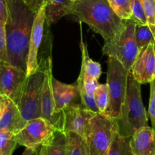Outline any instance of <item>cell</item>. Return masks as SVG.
<instances>
[{"label":"cell","mask_w":155,"mask_h":155,"mask_svg":"<svg viewBox=\"0 0 155 155\" xmlns=\"http://www.w3.org/2000/svg\"><path fill=\"white\" fill-rule=\"evenodd\" d=\"M36 14L22 0H11L5 23L8 63L25 72L29 42Z\"/></svg>","instance_id":"6da1fadb"},{"label":"cell","mask_w":155,"mask_h":155,"mask_svg":"<svg viewBox=\"0 0 155 155\" xmlns=\"http://www.w3.org/2000/svg\"><path fill=\"white\" fill-rule=\"evenodd\" d=\"M70 15L89 25L105 42L123 30L127 22V20L121 19L114 13L107 0L74 1L70 8Z\"/></svg>","instance_id":"7a4b0ae2"},{"label":"cell","mask_w":155,"mask_h":155,"mask_svg":"<svg viewBox=\"0 0 155 155\" xmlns=\"http://www.w3.org/2000/svg\"><path fill=\"white\" fill-rule=\"evenodd\" d=\"M115 120L117 133L124 137H130L139 128L148 126L147 112L142 99L141 84L135 80L130 71L120 117Z\"/></svg>","instance_id":"3957f363"},{"label":"cell","mask_w":155,"mask_h":155,"mask_svg":"<svg viewBox=\"0 0 155 155\" xmlns=\"http://www.w3.org/2000/svg\"><path fill=\"white\" fill-rule=\"evenodd\" d=\"M135 26L132 20H127L123 30L105 42L102 48L104 54L114 58L128 71L140 52L135 39Z\"/></svg>","instance_id":"277c9868"},{"label":"cell","mask_w":155,"mask_h":155,"mask_svg":"<svg viewBox=\"0 0 155 155\" xmlns=\"http://www.w3.org/2000/svg\"><path fill=\"white\" fill-rule=\"evenodd\" d=\"M117 133L115 119L98 113L90 120L86 136L88 155H107L109 148Z\"/></svg>","instance_id":"5b68a950"},{"label":"cell","mask_w":155,"mask_h":155,"mask_svg":"<svg viewBox=\"0 0 155 155\" xmlns=\"http://www.w3.org/2000/svg\"><path fill=\"white\" fill-rule=\"evenodd\" d=\"M128 71L114 58L107 59V85L109 103L103 114L117 120L120 117L121 109L127 92Z\"/></svg>","instance_id":"8992f818"},{"label":"cell","mask_w":155,"mask_h":155,"mask_svg":"<svg viewBox=\"0 0 155 155\" xmlns=\"http://www.w3.org/2000/svg\"><path fill=\"white\" fill-rule=\"evenodd\" d=\"M45 60L34 73L27 76L17 106L27 121L41 117V93L44 81Z\"/></svg>","instance_id":"52a82bcc"},{"label":"cell","mask_w":155,"mask_h":155,"mask_svg":"<svg viewBox=\"0 0 155 155\" xmlns=\"http://www.w3.org/2000/svg\"><path fill=\"white\" fill-rule=\"evenodd\" d=\"M44 81L41 93V117L48 120L57 130L63 131V113L56 111L55 103L53 96L51 80H52V61L51 55L45 59ZM64 132V131H63Z\"/></svg>","instance_id":"ba28073f"},{"label":"cell","mask_w":155,"mask_h":155,"mask_svg":"<svg viewBox=\"0 0 155 155\" xmlns=\"http://www.w3.org/2000/svg\"><path fill=\"white\" fill-rule=\"evenodd\" d=\"M56 130L42 117L27 121L24 128L15 135L17 144L25 148L37 149L52 136Z\"/></svg>","instance_id":"9c48e42d"},{"label":"cell","mask_w":155,"mask_h":155,"mask_svg":"<svg viewBox=\"0 0 155 155\" xmlns=\"http://www.w3.org/2000/svg\"><path fill=\"white\" fill-rule=\"evenodd\" d=\"M26 77L25 71L0 61V95L18 104Z\"/></svg>","instance_id":"30bf717a"},{"label":"cell","mask_w":155,"mask_h":155,"mask_svg":"<svg viewBox=\"0 0 155 155\" xmlns=\"http://www.w3.org/2000/svg\"><path fill=\"white\" fill-rule=\"evenodd\" d=\"M96 114L83 107L81 103L65 107L63 110L64 133L74 132L85 139L89 121Z\"/></svg>","instance_id":"8fae6325"},{"label":"cell","mask_w":155,"mask_h":155,"mask_svg":"<svg viewBox=\"0 0 155 155\" xmlns=\"http://www.w3.org/2000/svg\"><path fill=\"white\" fill-rule=\"evenodd\" d=\"M45 5L42 6L38 12H36L32 26L31 34L29 42L28 53L27 60V76L34 73L39 67L38 54L39 47L42 44L44 37L45 27Z\"/></svg>","instance_id":"7c38bea8"},{"label":"cell","mask_w":155,"mask_h":155,"mask_svg":"<svg viewBox=\"0 0 155 155\" xmlns=\"http://www.w3.org/2000/svg\"><path fill=\"white\" fill-rule=\"evenodd\" d=\"M130 71L140 84L155 80V42H150L140 51Z\"/></svg>","instance_id":"4fadbf2b"},{"label":"cell","mask_w":155,"mask_h":155,"mask_svg":"<svg viewBox=\"0 0 155 155\" xmlns=\"http://www.w3.org/2000/svg\"><path fill=\"white\" fill-rule=\"evenodd\" d=\"M27 123L17 104L8 98L5 97L0 114V132L7 131L16 135L24 128Z\"/></svg>","instance_id":"5bb4252c"},{"label":"cell","mask_w":155,"mask_h":155,"mask_svg":"<svg viewBox=\"0 0 155 155\" xmlns=\"http://www.w3.org/2000/svg\"><path fill=\"white\" fill-rule=\"evenodd\" d=\"M51 86L56 111L58 113H63L65 107L77 104V99L80 98L77 83L74 85L65 84L52 77Z\"/></svg>","instance_id":"9a60e30c"},{"label":"cell","mask_w":155,"mask_h":155,"mask_svg":"<svg viewBox=\"0 0 155 155\" xmlns=\"http://www.w3.org/2000/svg\"><path fill=\"white\" fill-rule=\"evenodd\" d=\"M130 145L134 155H155V131L148 126L141 127L130 136Z\"/></svg>","instance_id":"2e32d148"},{"label":"cell","mask_w":155,"mask_h":155,"mask_svg":"<svg viewBox=\"0 0 155 155\" xmlns=\"http://www.w3.org/2000/svg\"><path fill=\"white\" fill-rule=\"evenodd\" d=\"M72 3L71 0H48L45 5V25L49 27L64 15H70Z\"/></svg>","instance_id":"e0dca14e"},{"label":"cell","mask_w":155,"mask_h":155,"mask_svg":"<svg viewBox=\"0 0 155 155\" xmlns=\"http://www.w3.org/2000/svg\"><path fill=\"white\" fill-rule=\"evenodd\" d=\"M81 33V40H80V49L82 51V64L80 72L83 73L84 78L89 79H96L98 80L102 73L101 64L98 62L94 61L88 54L87 46L83 42V36H82V30H80Z\"/></svg>","instance_id":"ac0fdd59"},{"label":"cell","mask_w":155,"mask_h":155,"mask_svg":"<svg viewBox=\"0 0 155 155\" xmlns=\"http://www.w3.org/2000/svg\"><path fill=\"white\" fill-rule=\"evenodd\" d=\"M65 133L61 130H55L51 138L41 145L38 155H65Z\"/></svg>","instance_id":"d6986e66"},{"label":"cell","mask_w":155,"mask_h":155,"mask_svg":"<svg viewBox=\"0 0 155 155\" xmlns=\"http://www.w3.org/2000/svg\"><path fill=\"white\" fill-rule=\"evenodd\" d=\"M65 155H88L87 145L82 136L74 132L65 133Z\"/></svg>","instance_id":"ffe728a7"},{"label":"cell","mask_w":155,"mask_h":155,"mask_svg":"<svg viewBox=\"0 0 155 155\" xmlns=\"http://www.w3.org/2000/svg\"><path fill=\"white\" fill-rule=\"evenodd\" d=\"M130 137H124L117 133L109 148L107 155H134L130 145Z\"/></svg>","instance_id":"44dd1931"},{"label":"cell","mask_w":155,"mask_h":155,"mask_svg":"<svg viewBox=\"0 0 155 155\" xmlns=\"http://www.w3.org/2000/svg\"><path fill=\"white\" fill-rule=\"evenodd\" d=\"M114 13L120 18L129 20L131 18L134 0H107Z\"/></svg>","instance_id":"7402d4cb"},{"label":"cell","mask_w":155,"mask_h":155,"mask_svg":"<svg viewBox=\"0 0 155 155\" xmlns=\"http://www.w3.org/2000/svg\"><path fill=\"white\" fill-rule=\"evenodd\" d=\"M135 39L138 45L139 51L145 48L150 42H155L154 36L147 24L140 25L136 24L135 26Z\"/></svg>","instance_id":"603a6c76"},{"label":"cell","mask_w":155,"mask_h":155,"mask_svg":"<svg viewBox=\"0 0 155 155\" xmlns=\"http://www.w3.org/2000/svg\"><path fill=\"white\" fill-rule=\"evenodd\" d=\"M93 97L98 112L100 114H104L109 103L108 87L107 83L98 85L94 92Z\"/></svg>","instance_id":"cb8c5ba5"},{"label":"cell","mask_w":155,"mask_h":155,"mask_svg":"<svg viewBox=\"0 0 155 155\" xmlns=\"http://www.w3.org/2000/svg\"><path fill=\"white\" fill-rule=\"evenodd\" d=\"M17 145L13 133L0 132V155H12Z\"/></svg>","instance_id":"d4e9b609"},{"label":"cell","mask_w":155,"mask_h":155,"mask_svg":"<svg viewBox=\"0 0 155 155\" xmlns=\"http://www.w3.org/2000/svg\"><path fill=\"white\" fill-rule=\"evenodd\" d=\"M147 25L149 27L155 40V0H142Z\"/></svg>","instance_id":"484cf974"},{"label":"cell","mask_w":155,"mask_h":155,"mask_svg":"<svg viewBox=\"0 0 155 155\" xmlns=\"http://www.w3.org/2000/svg\"><path fill=\"white\" fill-rule=\"evenodd\" d=\"M130 20L133 21L136 24L145 25L147 24L146 18H145V12L142 6V0H134L132 10V15Z\"/></svg>","instance_id":"4316f807"},{"label":"cell","mask_w":155,"mask_h":155,"mask_svg":"<svg viewBox=\"0 0 155 155\" xmlns=\"http://www.w3.org/2000/svg\"><path fill=\"white\" fill-rule=\"evenodd\" d=\"M150 83V98L148 105V114L153 130L155 131V80Z\"/></svg>","instance_id":"83f0119b"},{"label":"cell","mask_w":155,"mask_h":155,"mask_svg":"<svg viewBox=\"0 0 155 155\" xmlns=\"http://www.w3.org/2000/svg\"><path fill=\"white\" fill-rule=\"evenodd\" d=\"M0 61L8 63L5 24L0 21Z\"/></svg>","instance_id":"f1b7e54d"},{"label":"cell","mask_w":155,"mask_h":155,"mask_svg":"<svg viewBox=\"0 0 155 155\" xmlns=\"http://www.w3.org/2000/svg\"><path fill=\"white\" fill-rule=\"evenodd\" d=\"M83 81H84V88L86 92L90 96L93 97L94 92H95V89L99 85L98 80H96V79L84 78L83 77Z\"/></svg>","instance_id":"f546056e"},{"label":"cell","mask_w":155,"mask_h":155,"mask_svg":"<svg viewBox=\"0 0 155 155\" xmlns=\"http://www.w3.org/2000/svg\"><path fill=\"white\" fill-rule=\"evenodd\" d=\"M11 0H0V21L5 24L8 17Z\"/></svg>","instance_id":"4dcf8cb0"},{"label":"cell","mask_w":155,"mask_h":155,"mask_svg":"<svg viewBox=\"0 0 155 155\" xmlns=\"http://www.w3.org/2000/svg\"><path fill=\"white\" fill-rule=\"evenodd\" d=\"M31 10H33L35 13L38 12V11L48 3V0H22Z\"/></svg>","instance_id":"1f68e13d"},{"label":"cell","mask_w":155,"mask_h":155,"mask_svg":"<svg viewBox=\"0 0 155 155\" xmlns=\"http://www.w3.org/2000/svg\"><path fill=\"white\" fill-rule=\"evenodd\" d=\"M36 148H26L24 151L23 152L22 155H35L36 153Z\"/></svg>","instance_id":"d6a6232c"},{"label":"cell","mask_w":155,"mask_h":155,"mask_svg":"<svg viewBox=\"0 0 155 155\" xmlns=\"http://www.w3.org/2000/svg\"><path fill=\"white\" fill-rule=\"evenodd\" d=\"M4 99H5V97L2 96V95H0V114H1L2 109V107H3V103H4Z\"/></svg>","instance_id":"836d02e7"},{"label":"cell","mask_w":155,"mask_h":155,"mask_svg":"<svg viewBox=\"0 0 155 155\" xmlns=\"http://www.w3.org/2000/svg\"><path fill=\"white\" fill-rule=\"evenodd\" d=\"M71 1H73V2H74V1H79V0H71Z\"/></svg>","instance_id":"e575fe53"}]
</instances>
